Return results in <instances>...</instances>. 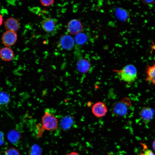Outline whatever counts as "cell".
Returning a JSON list of instances; mask_svg holds the SVG:
<instances>
[{"mask_svg": "<svg viewBox=\"0 0 155 155\" xmlns=\"http://www.w3.org/2000/svg\"><path fill=\"white\" fill-rule=\"evenodd\" d=\"M143 2L145 4L148 5H152L154 4L155 3V0L152 1H143Z\"/></svg>", "mask_w": 155, "mask_h": 155, "instance_id": "22", "label": "cell"}, {"mask_svg": "<svg viewBox=\"0 0 155 155\" xmlns=\"http://www.w3.org/2000/svg\"><path fill=\"white\" fill-rule=\"evenodd\" d=\"M137 155L134 154V155Z\"/></svg>", "mask_w": 155, "mask_h": 155, "instance_id": "28", "label": "cell"}, {"mask_svg": "<svg viewBox=\"0 0 155 155\" xmlns=\"http://www.w3.org/2000/svg\"><path fill=\"white\" fill-rule=\"evenodd\" d=\"M3 21V18L2 16L0 14V26L2 24Z\"/></svg>", "mask_w": 155, "mask_h": 155, "instance_id": "26", "label": "cell"}, {"mask_svg": "<svg viewBox=\"0 0 155 155\" xmlns=\"http://www.w3.org/2000/svg\"><path fill=\"white\" fill-rule=\"evenodd\" d=\"M108 155H111V154H108Z\"/></svg>", "mask_w": 155, "mask_h": 155, "instance_id": "27", "label": "cell"}, {"mask_svg": "<svg viewBox=\"0 0 155 155\" xmlns=\"http://www.w3.org/2000/svg\"><path fill=\"white\" fill-rule=\"evenodd\" d=\"M74 40L70 35L64 34L62 35L60 38L59 44L60 46L63 49L70 50L73 48Z\"/></svg>", "mask_w": 155, "mask_h": 155, "instance_id": "8", "label": "cell"}, {"mask_svg": "<svg viewBox=\"0 0 155 155\" xmlns=\"http://www.w3.org/2000/svg\"><path fill=\"white\" fill-rule=\"evenodd\" d=\"M5 155H20V154L17 149L11 147L7 149L5 151Z\"/></svg>", "mask_w": 155, "mask_h": 155, "instance_id": "18", "label": "cell"}, {"mask_svg": "<svg viewBox=\"0 0 155 155\" xmlns=\"http://www.w3.org/2000/svg\"><path fill=\"white\" fill-rule=\"evenodd\" d=\"M116 12L118 17L121 19H124L127 17V13L124 10L118 9Z\"/></svg>", "mask_w": 155, "mask_h": 155, "instance_id": "19", "label": "cell"}, {"mask_svg": "<svg viewBox=\"0 0 155 155\" xmlns=\"http://www.w3.org/2000/svg\"><path fill=\"white\" fill-rule=\"evenodd\" d=\"M72 119L71 117H67L64 118L61 121V126L63 128L69 127L71 125Z\"/></svg>", "mask_w": 155, "mask_h": 155, "instance_id": "17", "label": "cell"}, {"mask_svg": "<svg viewBox=\"0 0 155 155\" xmlns=\"http://www.w3.org/2000/svg\"><path fill=\"white\" fill-rule=\"evenodd\" d=\"M67 30L69 34L76 35L83 31V25L79 20L73 19L69 21L68 23Z\"/></svg>", "mask_w": 155, "mask_h": 155, "instance_id": "3", "label": "cell"}, {"mask_svg": "<svg viewBox=\"0 0 155 155\" xmlns=\"http://www.w3.org/2000/svg\"><path fill=\"white\" fill-rule=\"evenodd\" d=\"M41 26L45 32L50 33L55 30L57 26V22L53 18H47L42 20Z\"/></svg>", "mask_w": 155, "mask_h": 155, "instance_id": "7", "label": "cell"}, {"mask_svg": "<svg viewBox=\"0 0 155 155\" xmlns=\"http://www.w3.org/2000/svg\"><path fill=\"white\" fill-rule=\"evenodd\" d=\"M17 39V35L16 32L9 30L5 32L2 37L3 43L7 46H11L14 44Z\"/></svg>", "mask_w": 155, "mask_h": 155, "instance_id": "5", "label": "cell"}, {"mask_svg": "<svg viewBox=\"0 0 155 155\" xmlns=\"http://www.w3.org/2000/svg\"><path fill=\"white\" fill-rule=\"evenodd\" d=\"M66 155H79L76 152L73 151L67 154Z\"/></svg>", "mask_w": 155, "mask_h": 155, "instance_id": "24", "label": "cell"}, {"mask_svg": "<svg viewBox=\"0 0 155 155\" xmlns=\"http://www.w3.org/2000/svg\"><path fill=\"white\" fill-rule=\"evenodd\" d=\"M140 155H155L154 152L150 150L147 149L142 152H141Z\"/></svg>", "mask_w": 155, "mask_h": 155, "instance_id": "21", "label": "cell"}, {"mask_svg": "<svg viewBox=\"0 0 155 155\" xmlns=\"http://www.w3.org/2000/svg\"><path fill=\"white\" fill-rule=\"evenodd\" d=\"M42 128L48 131H53L58 127V121L57 118L51 113L46 112L41 119Z\"/></svg>", "mask_w": 155, "mask_h": 155, "instance_id": "2", "label": "cell"}, {"mask_svg": "<svg viewBox=\"0 0 155 155\" xmlns=\"http://www.w3.org/2000/svg\"><path fill=\"white\" fill-rule=\"evenodd\" d=\"M4 26L7 30L16 32L19 28V23L18 20L15 18L11 17L7 19L4 22Z\"/></svg>", "mask_w": 155, "mask_h": 155, "instance_id": "10", "label": "cell"}, {"mask_svg": "<svg viewBox=\"0 0 155 155\" xmlns=\"http://www.w3.org/2000/svg\"><path fill=\"white\" fill-rule=\"evenodd\" d=\"M14 56L12 50L9 47H4L0 49V57L4 61H11Z\"/></svg>", "mask_w": 155, "mask_h": 155, "instance_id": "11", "label": "cell"}, {"mask_svg": "<svg viewBox=\"0 0 155 155\" xmlns=\"http://www.w3.org/2000/svg\"><path fill=\"white\" fill-rule=\"evenodd\" d=\"M152 146L153 149L155 152V139L153 141V142Z\"/></svg>", "mask_w": 155, "mask_h": 155, "instance_id": "25", "label": "cell"}, {"mask_svg": "<svg viewBox=\"0 0 155 155\" xmlns=\"http://www.w3.org/2000/svg\"><path fill=\"white\" fill-rule=\"evenodd\" d=\"M146 72L147 76L146 80L155 85V63L151 65H148Z\"/></svg>", "mask_w": 155, "mask_h": 155, "instance_id": "12", "label": "cell"}, {"mask_svg": "<svg viewBox=\"0 0 155 155\" xmlns=\"http://www.w3.org/2000/svg\"><path fill=\"white\" fill-rule=\"evenodd\" d=\"M107 109L105 104L102 102L98 101L92 106V113L97 117L104 116L107 112Z\"/></svg>", "mask_w": 155, "mask_h": 155, "instance_id": "4", "label": "cell"}, {"mask_svg": "<svg viewBox=\"0 0 155 155\" xmlns=\"http://www.w3.org/2000/svg\"><path fill=\"white\" fill-rule=\"evenodd\" d=\"M9 140L12 142H16L20 137V135L16 131H10L8 135Z\"/></svg>", "mask_w": 155, "mask_h": 155, "instance_id": "16", "label": "cell"}, {"mask_svg": "<svg viewBox=\"0 0 155 155\" xmlns=\"http://www.w3.org/2000/svg\"><path fill=\"white\" fill-rule=\"evenodd\" d=\"M123 81L127 82H132L136 79L137 70L135 67L132 64L127 65L122 69L115 70Z\"/></svg>", "mask_w": 155, "mask_h": 155, "instance_id": "1", "label": "cell"}, {"mask_svg": "<svg viewBox=\"0 0 155 155\" xmlns=\"http://www.w3.org/2000/svg\"><path fill=\"white\" fill-rule=\"evenodd\" d=\"M54 1L52 0H40V2L42 5L44 6H50L53 4Z\"/></svg>", "mask_w": 155, "mask_h": 155, "instance_id": "20", "label": "cell"}, {"mask_svg": "<svg viewBox=\"0 0 155 155\" xmlns=\"http://www.w3.org/2000/svg\"><path fill=\"white\" fill-rule=\"evenodd\" d=\"M87 39L86 35L85 34L81 32L75 35L74 40L77 44L82 45L86 42Z\"/></svg>", "mask_w": 155, "mask_h": 155, "instance_id": "15", "label": "cell"}, {"mask_svg": "<svg viewBox=\"0 0 155 155\" xmlns=\"http://www.w3.org/2000/svg\"><path fill=\"white\" fill-rule=\"evenodd\" d=\"M10 101L9 95L4 91L0 92V109L5 108Z\"/></svg>", "mask_w": 155, "mask_h": 155, "instance_id": "14", "label": "cell"}, {"mask_svg": "<svg viewBox=\"0 0 155 155\" xmlns=\"http://www.w3.org/2000/svg\"><path fill=\"white\" fill-rule=\"evenodd\" d=\"M76 67L79 71L82 73H85L89 70L90 65L88 60L84 59H81L78 61Z\"/></svg>", "mask_w": 155, "mask_h": 155, "instance_id": "13", "label": "cell"}, {"mask_svg": "<svg viewBox=\"0 0 155 155\" xmlns=\"http://www.w3.org/2000/svg\"><path fill=\"white\" fill-rule=\"evenodd\" d=\"M112 111L113 114L117 116H123L127 112V106L122 101L117 102L113 105Z\"/></svg>", "mask_w": 155, "mask_h": 155, "instance_id": "6", "label": "cell"}, {"mask_svg": "<svg viewBox=\"0 0 155 155\" xmlns=\"http://www.w3.org/2000/svg\"><path fill=\"white\" fill-rule=\"evenodd\" d=\"M153 109L148 107H144L142 108L140 112V117L145 123H149L153 118L154 115Z\"/></svg>", "mask_w": 155, "mask_h": 155, "instance_id": "9", "label": "cell"}, {"mask_svg": "<svg viewBox=\"0 0 155 155\" xmlns=\"http://www.w3.org/2000/svg\"><path fill=\"white\" fill-rule=\"evenodd\" d=\"M3 135L2 133L0 132V145L2 144L4 141Z\"/></svg>", "mask_w": 155, "mask_h": 155, "instance_id": "23", "label": "cell"}]
</instances>
